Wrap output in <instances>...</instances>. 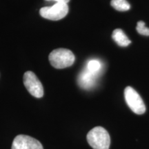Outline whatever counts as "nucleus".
Returning a JSON list of instances; mask_svg holds the SVG:
<instances>
[{
    "label": "nucleus",
    "mask_w": 149,
    "mask_h": 149,
    "mask_svg": "<svg viewBox=\"0 0 149 149\" xmlns=\"http://www.w3.org/2000/svg\"><path fill=\"white\" fill-rule=\"evenodd\" d=\"M69 8L68 3H56L52 6L42 8L40 10V15L47 19L57 21L64 18L68 14Z\"/></svg>",
    "instance_id": "4"
},
{
    "label": "nucleus",
    "mask_w": 149,
    "mask_h": 149,
    "mask_svg": "<svg viewBox=\"0 0 149 149\" xmlns=\"http://www.w3.org/2000/svg\"><path fill=\"white\" fill-rule=\"evenodd\" d=\"M11 149H44L37 139L28 135H19L14 139Z\"/></svg>",
    "instance_id": "6"
},
{
    "label": "nucleus",
    "mask_w": 149,
    "mask_h": 149,
    "mask_svg": "<svg viewBox=\"0 0 149 149\" xmlns=\"http://www.w3.org/2000/svg\"><path fill=\"white\" fill-rule=\"evenodd\" d=\"M48 59L54 68L62 69L71 66L74 64L75 57L70 50L66 48H57L50 53Z\"/></svg>",
    "instance_id": "2"
},
{
    "label": "nucleus",
    "mask_w": 149,
    "mask_h": 149,
    "mask_svg": "<svg viewBox=\"0 0 149 149\" xmlns=\"http://www.w3.org/2000/svg\"><path fill=\"white\" fill-rule=\"evenodd\" d=\"M86 68L89 71L99 74L102 70V64L100 61L97 59H91L87 64Z\"/></svg>",
    "instance_id": "10"
},
{
    "label": "nucleus",
    "mask_w": 149,
    "mask_h": 149,
    "mask_svg": "<svg viewBox=\"0 0 149 149\" xmlns=\"http://www.w3.org/2000/svg\"><path fill=\"white\" fill-rule=\"evenodd\" d=\"M124 97L130 110L137 115L144 114L146 106L139 93L131 86H127L124 90Z\"/></svg>",
    "instance_id": "3"
},
{
    "label": "nucleus",
    "mask_w": 149,
    "mask_h": 149,
    "mask_svg": "<svg viewBox=\"0 0 149 149\" xmlns=\"http://www.w3.org/2000/svg\"><path fill=\"white\" fill-rule=\"evenodd\" d=\"M87 141L93 149H109L111 137L107 130L102 126H96L88 132Z\"/></svg>",
    "instance_id": "1"
},
{
    "label": "nucleus",
    "mask_w": 149,
    "mask_h": 149,
    "mask_svg": "<svg viewBox=\"0 0 149 149\" xmlns=\"http://www.w3.org/2000/svg\"><path fill=\"white\" fill-rule=\"evenodd\" d=\"M98 74L92 72L86 68L78 77V84L81 88L89 90L95 85Z\"/></svg>",
    "instance_id": "7"
},
{
    "label": "nucleus",
    "mask_w": 149,
    "mask_h": 149,
    "mask_svg": "<svg viewBox=\"0 0 149 149\" xmlns=\"http://www.w3.org/2000/svg\"><path fill=\"white\" fill-rule=\"evenodd\" d=\"M24 84L30 94L35 97L41 98L44 95V88L42 83L32 71H27L24 73Z\"/></svg>",
    "instance_id": "5"
},
{
    "label": "nucleus",
    "mask_w": 149,
    "mask_h": 149,
    "mask_svg": "<svg viewBox=\"0 0 149 149\" xmlns=\"http://www.w3.org/2000/svg\"><path fill=\"white\" fill-rule=\"evenodd\" d=\"M136 30L140 35H144V36H149V29L146 27L145 23L143 21L137 22Z\"/></svg>",
    "instance_id": "11"
},
{
    "label": "nucleus",
    "mask_w": 149,
    "mask_h": 149,
    "mask_svg": "<svg viewBox=\"0 0 149 149\" xmlns=\"http://www.w3.org/2000/svg\"><path fill=\"white\" fill-rule=\"evenodd\" d=\"M113 40L115 41L120 46L126 47L131 43L128 37L125 35L122 29H115L113 31L112 34Z\"/></svg>",
    "instance_id": "8"
},
{
    "label": "nucleus",
    "mask_w": 149,
    "mask_h": 149,
    "mask_svg": "<svg viewBox=\"0 0 149 149\" xmlns=\"http://www.w3.org/2000/svg\"><path fill=\"white\" fill-rule=\"evenodd\" d=\"M111 5L118 11H126L130 8V3L126 0H112Z\"/></svg>",
    "instance_id": "9"
},
{
    "label": "nucleus",
    "mask_w": 149,
    "mask_h": 149,
    "mask_svg": "<svg viewBox=\"0 0 149 149\" xmlns=\"http://www.w3.org/2000/svg\"><path fill=\"white\" fill-rule=\"evenodd\" d=\"M46 1H56V3H68L70 1V0H46Z\"/></svg>",
    "instance_id": "12"
}]
</instances>
